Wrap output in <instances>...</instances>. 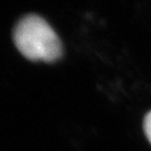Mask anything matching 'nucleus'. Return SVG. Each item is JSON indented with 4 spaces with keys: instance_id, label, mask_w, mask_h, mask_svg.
<instances>
[{
    "instance_id": "nucleus-1",
    "label": "nucleus",
    "mask_w": 151,
    "mask_h": 151,
    "mask_svg": "<svg viewBox=\"0 0 151 151\" xmlns=\"http://www.w3.org/2000/svg\"><path fill=\"white\" fill-rule=\"evenodd\" d=\"M14 42L19 52L32 61L55 62L63 52L56 32L37 15H27L17 23Z\"/></svg>"
},
{
    "instance_id": "nucleus-2",
    "label": "nucleus",
    "mask_w": 151,
    "mask_h": 151,
    "mask_svg": "<svg viewBox=\"0 0 151 151\" xmlns=\"http://www.w3.org/2000/svg\"><path fill=\"white\" fill-rule=\"evenodd\" d=\"M144 131L148 141L151 143V111L148 112L144 120Z\"/></svg>"
}]
</instances>
